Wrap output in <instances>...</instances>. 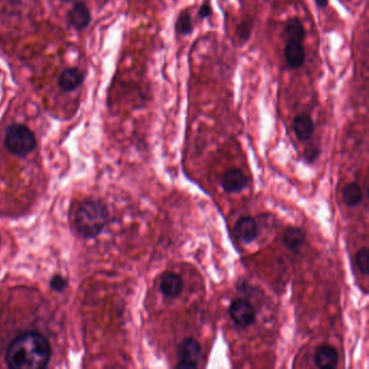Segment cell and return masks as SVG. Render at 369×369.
I'll return each mask as SVG.
<instances>
[{"mask_svg": "<svg viewBox=\"0 0 369 369\" xmlns=\"http://www.w3.org/2000/svg\"><path fill=\"white\" fill-rule=\"evenodd\" d=\"M231 320L240 328H247L255 321V309L248 300L235 299L228 309Z\"/></svg>", "mask_w": 369, "mask_h": 369, "instance_id": "5b68a950", "label": "cell"}, {"mask_svg": "<svg viewBox=\"0 0 369 369\" xmlns=\"http://www.w3.org/2000/svg\"><path fill=\"white\" fill-rule=\"evenodd\" d=\"M5 145L13 155L26 156L36 147L35 134L25 125H10L6 130Z\"/></svg>", "mask_w": 369, "mask_h": 369, "instance_id": "3957f363", "label": "cell"}, {"mask_svg": "<svg viewBox=\"0 0 369 369\" xmlns=\"http://www.w3.org/2000/svg\"><path fill=\"white\" fill-rule=\"evenodd\" d=\"M253 25H255V21L253 19L244 20L243 22H240L237 25V28L235 30V36L237 38L240 46L245 45L246 42L251 39V36L253 30Z\"/></svg>", "mask_w": 369, "mask_h": 369, "instance_id": "e0dca14e", "label": "cell"}, {"mask_svg": "<svg viewBox=\"0 0 369 369\" xmlns=\"http://www.w3.org/2000/svg\"><path fill=\"white\" fill-rule=\"evenodd\" d=\"M159 287L165 297L177 298L181 295L183 290V280L177 273L166 271L161 274Z\"/></svg>", "mask_w": 369, "mask_h": 369, "instance_id": "9c48e42d", "label": "cell"}, {"mask_svg": "<svg viewBox=\"0 0 369 369\" xmlns=\"http://www.w3.org/2000/svg\"><path fill=\"white\" fill-rule=\"evenodd\" d=\"M342 201L348 207H357L363 201L362 188L357 183L345 184L342 190Z\"/></svg>", "mask_w": 369, "mask_h": 369, "instance_id": "2e32d148", "label": "cell"}, {"mask_svg": "<svg viewBox=\"0 0 369 369\" xmlns=\"http://www.w3.org/2000/svg\"><path fill=\"white\" fill-rule=\"evenodd\" d=\"M194 30L193 15L190 8L180 11L174 22V32L177 36H190Z\"/></svg>", "mask_w": 369, "mask_h": 369, "instance_id": "9a60e30c", "label": "cell"}, {"mask_svg": "<svg viewBox=\"0 0 369 369\" xmlns=\"http://www.w3.org/2000/svg\"><path fill=\"white\" fill-rule=\"evenodd\" d=\"M293 130L299 141H309L315 130L314 120L311 114L309 113L298 114L293 120Z\"/></svg>", "mask_w": 369, "mask_h": 369, "instance_id": "8fae6325", "label": "cell"}, {"mask_svg": "<svg viewBox=\"0 0 369 369\" xmlns=\"http://www.w3.org/2000/svg\"><path fill=\"white\" fill-rule=\"evenodd\" d=\"M201 355V343L195 338H186L179 345L177 368H197Z\"/></svg>", "mask_w": 369, "mask_h": 369, "instance_id": "277c9868", "label": "cell"}, {"mask_svg": "<svg viewBox=\"0 0 369 369\" xmlns=\"http://www.w3.org/2000/svg\"><path fill=\"white\" fill-rule=\"evenodd\" d=\"M67 20L71 26L76 30H82L87 28L91 22V13H90L89 8L86 3L78 1L73 6L70 12L67 15Z\"/></svg>", "mask_w": 369, "mask_h": 369, "instance_id": "30bf717a", "label": "cell"}, {"mask_svg": "<svg viewBox=\"0 0 369 369\" xmlns=\"http://www.w3.org/2000/svg\"><path fill=\"white\" fill-rule=\"evenodd\" d=\"M314 1L316 8H318L320 10H324L330 5V0H313Z\"/></svg>", "mask_w": 369, "mask_h": 369, "instance_id": "44dd1931", "label": "cell"}, {"mask_svg": "<svg viewBox=\"0 0 369 369\" xmlns=\"http://www.w3.org/2000/svg\"><path fill=\"white\" fill-rule=\"evenodd\" d=\"M234 234L240 243L251 244L258 236V224L251 217H243L236 222Z\"/></svg>", "mask_w": 369, "mask_h": 369, "instance_id": "ba28073f", "label": "cell"}, {"mask_svg": "<svg viewBox=\"0 0 369 369\" xmlns=\"http://www.w3.org/2000/svg\"><path fill=\"white\" fill-rule=\"evenodd\" d=\"M84 80V73L77 67L66 69L60 74L57 86L64 92H71L82 86Z\"/></svg>", "mask_w": 369, "mask_h": 369, "instance_id": "7c38bea8", "label": "cell"}, {"mask_svg": "<svg viewBox=\"0 0 369 369\" xmlns=\"http://www.w3.org/2000/svg\"><path fill=\"white\" fill-rule=\"evenodd\" d=\"M220 183L226 193H240L247 186L248 179L240 169L232 168L222 174Z\"/></svg>", "mask_w": 369, "mask_h": 369, "instance_id": "52a82bcc", "label": "cell"}, {"mask_svg": "<svg viewBox=\"0 0 369 369\" xmlns=\"http://www.w3.org/2000/svg\"><path fill=\"white\" fill-rule=\"evenodd\" d=\"M50 357L49 341L39 332H28L11 342L6 361L13 369H39L47 366Z\"/></svg>", "mask_w": 369, "mask_h": 369, "instance_id": "6da1fadb", "label": "cell"}, {"mask_svg": "<svg viewBox=\"0 0 369 369\" xmlns=\"http://www.w3.org/2000/svg\"><path fill=\"white\" fill-rule=\"evenodd\" d=\"M339 362V354L332 345H321L315 352L314 363L318 368H336Z\"/></svg>", "mask_w": 369, "mask_h": 369, "instance_id": "4fadbf2b", "label": "cell"}, {"mask_svg": "<svg viewBox=\"0 0 369 369\" xmlns=\"http://www.w3.org/2000/svg\"><path fill=\"white\" fill-rule=\"evenodd\" d=\"M307 232L297 226H288L282 234V244L288 251L298 253L305 244Z\"/></svg>", "mask_w": 369, "mask_h": 369, "instance_id": "5bb4252c", "label": "cell"}, {"mask_svg": "<svg viewBox=\"0 0 369 369\" xmlns=\"http://www.w3.org/2000/svg\"><path fill=\"white\" fill-rule=\"evenodd\" d=\"M213 7H211L209 0H204L201 5L199 6V11H197V18L199 20H207V19L213 17Z\"/></svg>", "mask_w": 369, "mask_h": 369, "instance_id": "d6986e66", "label": "cell"}, {"mask_svg": "<svg viewBox=\"0 0 369 369\" xmlns=\"http://www.w3.org/2000/svg\"><path fill=\"white\" fill-rule=\"evenodd\" d=\"M303 42L305 40L300 38H285V47L282 50V53L286 64L290 70H299L305 65L307 55Z\"/></svg>", "mask_w": 369, "mask_h": 369, "instance_id": "8992f818", "label": "cell"}, {"mask_svg": "<svg viewBox=\"0 0 369 369\" xmlns=\"http://www.w3.org/2000/svg\"><path fill=\"white\" fill-rule=\"evenodd\" d=\"M67 286L66 280L64 278H61V276H55L51 280V287L53 289L57 290V291H62L65 287Z\"/></svg>", "mask_w": 369, "mask_h": 369, "instance_id": "ffe728a7", "label": "cell"}, {"mask_svg": "<svg viewBox=\"0 0 369 369\" xmlns=\"http://www.w3.org/2000/svg\"><path fill=\"white\" fill-rule=\"evenodd\" d=\"M74 222L80 236L84 238L97 237L107 226V208L97 201H84L75 213Z\"/></svg>", "mask_w": 369, "mask_h": 369, "instance_id": "7a4b0ae2", "label": "cell"}, {"mask_svg": "<svg viewBox=\"0 0 369 369\" xmlns=\"http://www.w3.org/2000/svg\"><path fill=\"white\" fill-rule=\"evenodd\" d=\"M62 1H65V3H69V1H71V0H62Z\"/></svg>", "mask_w": 369, "mask_h": 369, "instance_id": "7402d4cb", "label": "cell"}, {"mask_svg": "<svg viewBox=\"0 0 369 369\" xmlns=\"http://www.w3.org/2000/svg\"><path fill=\"white\" fill-rule=\"evenodd\" d=\"M357 265L359 272L363 276H367L369 274V251L368 248L364 247L359 249L357 253Z\"/></svg>", "mask_w": 369, "mask_h": 369, "instance_id": "ac0fdd59", "label": "cell"}]
</instances>
